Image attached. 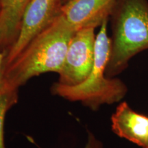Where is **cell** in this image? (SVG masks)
<instances>
[{
  "instance_id": "cell-8",
  "label": "cell",
  "mask_w": 148,
  "mask_h": 148,
  "mask_svg": "<svg viewBox=\"0 0 148 148\" xmlns=\"http://www.w3.org/2000/svg\"><path fill=\"white\" fill-rule=\"evenodd\" d=\"M31 0H0V49L5 55L19 32L22 16Z\"/></svg>"
},
{
  "instance_id": "cell-2",
  "label": "cell",
  "mask_w": 148,
  "mask_h": 148,
  "mask_svg": "<svg viewBox=\"0 0 148 148\" xmlns=\"http://www.w3.org/2000/svg\"><path fill=\"white\" fill-rule=\"evenodd\" d=\"M108 22L106 20L101 24L96 34L94 64L88 77L75 86L53 83L51 87L53 95L80 102L93 111L102 105L119 102L126 95V84L120 79L108 77L106 74L111 49V39L107 32Z\"/></svg>"
},
{
  "instance_id": "cell-7",
  "label": "cell",
  "mask_w": 148,
  "mask_h": 148,
  "mask_svg": "<svg viewBox=\"0 0 148 148\" xmlns=\"http://www.w3.org/2000/svg\"><path fill=\"white\" fill-rule=\"evenodd\" d=\"M111 128L119 137L146 148L148 141V116L136 112L126 101L120 103L111 116Z\"/></svg>"
},
{
  "instance_id": "cell-11",
  "label": "cell",
  "mask_w": 148,
  "mask_h": 148,
  "mask_svg": "<svg viewBox=\"0 0 148 148\" xmlns=\"http://www.w3.org/2000/svg\"><path fill=\"white\" fill-rule=\"evenodd\" d=\"M5 55L0 49V90L3 87V61H4Z\"/></svg>"
},
{
  "instance_id": "cell-5",
  "label": "cell",
  "mask_w": 148,
  "mask_h": 148,
  "mask_svg": "<svg viewBox=\"0 0 148 148\" xmlns=\"http://www.w3.org/2000/svg\"><path fill=\"white\" fill-rule=\"evenodd\" d=\"M60 1L31 0L29 1L22 16L18 36L5 55L3 69L12 63L31 40L58 15Z\"/></svg>"
},
{
  "instance_id": "cell-1",
  "label": "cell",
  "mask_w": 148,
  "mask_h": 148,
  "mask_svg": "<svg viewBox=\"0 0 148 148\" xmlns=\"http://www.w3.org/2000/svg\"><path fill=\"white\" fill-rule=\"evenodd\" d=\"M75 32L59 12L17 58L3 69V86L18 89L29 79L40 74L50 72L58 74Z\"/></svg>"
},
{
  "instance_id": "cell-9",
  "label": "cell",
  "mask_w": 148,
  "mask_h": 148,
  "mask_svg": "<svg viewBox=\"0 0 148 148\" xmlns=\"http://www.w3.org/2000/svg\"><path fill=\"white\" fill-rule=\"evenodd\" d=\"M18 89L3 87L0 90V148H6L4 138V124L7 112L17 103Z\"/></svg>"
},
{
  "instance_id": "cell-10",
  "label": "cell",
  "mask_w": 148,
  "mask_h": 148,
  "mask_svg": "<svg viewBox=\"0 0 148 148\" xmlns=\"http://www.w3.org/2000/svg\"><path fill=\"white\" fill-rule=\"evenodd\" d=\"M84 148H104V145L100 140L90 131H88L87 140Z\"/></svg>"
},
{
  "instance_id": "cell-4",
  "label": "cell",
  "mask_w": 148,
  "mask_h": 148,
  "mask_svg": "<svg viewBox=\"0 0 148 148\" xmlns=\"http://www.w3.org/2000/svg\"><path fill=\"white\" fill-rule=\"evenodd\" d=\"M95 28L75 31L70 40L58 82L75 86L86 79L91 71L95 58Z\"/></svg>"
},
{
  "instance_id": "cell-3",
  "label": "cell",
  "mask_w": 148,
  "mask_h": 148,
  "mask_svg": "<svg viewBox=\"0 0 148 148\" xmlns=\"http://www.w3.org/2000/svg\"><path fill=\"white\" fill-rule=\"evenodd\" d=\"M110 17L111 49L106 74L114 77L134 56L148 49V0H116Z\"/></svg>"
},
{
  "instance_id": "cell-6",
  "label": "cell",
  "mask_w": 148,
  "mask_h": 148,
  "mask_svg": "<svg viewBox=\"0 0 148 148\" xmlns=\"http://www.w3.org/2000/svg\"><path fill=\"white\" fill-rule=\"evenodd\" d=\"M116 0H68L60 14L75 31L100 27L110 18Z\"/></svg>"
},
{
  "instance_id": "cell-12",
  "label": "cell",
  "mask_w": 148,
  "mask_h": 148,
  "mask_svg": "<svg viewBox=\"0 0 148 148\" xmlns=\"http://www.w3.org/2000/svg\"><path fill=\"white\" fill-rule=\"evenodd\" d=\"M146 148H148V141H147V146H146Z\"/></svg>"
}]
</instances>
